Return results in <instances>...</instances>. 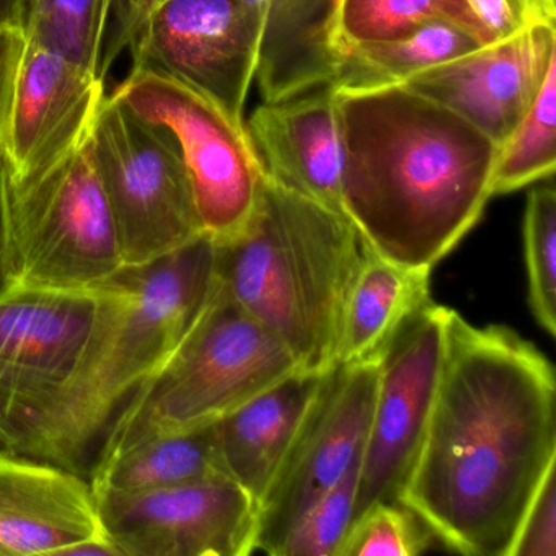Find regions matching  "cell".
Returning a JSON list of instances; mask_svg holds the SVG:
<instances>
[{"mask_svg": "<svg viewBox=\"0 0 556 556\" xmlns=\"http://www.w3.org/2000/svg\"><path fill=\"white\" fill-rule=\"evenodd\" d=\"M337 113L348 219L383 258L434 268L494 197L500 146L403 86L337 89Z\"/></svg>", "mask_w": 556, "mask_h": 556, "instance_id": "obj_2", "label": "cell"}, {"mask_svg": "<svg viewBox=\"0 0 556 556\" xmlns=\"http://www.w3.org/2000/svg\"><path fill=\"white\" fill-rule=\"evenodd\" d=\"M216 245L217 279L233 301L279 338L302 369L334 366L348 294L364 256L356 226L263 172L245 229Z\"/></svg>", "mask_w": 556, "mask_h": 556, "instance_id": "obj_4", "label": "cell"}, {"mask_svg": "<svg viewBox=\"0 0 556 556\" xmlns=\"http://www.w3.org/2000/svg\"><path fill=\"white\" fill-rule=\"evenodd\" d=\"M28 0H0V30H25Z\"/></svg>", "mask_w": 556, "mask_h": 556, "instance_id": "obj_33", "label": "cell"}, {"mask_svg": "<svg viewBox=\"0 0 556 556\" xmlns=\"http://www.w3.org/2000/svg\"><path fill=\"white\" fill-rule=\"evenodd\" d=\"M253 152L271 180L334 213L341 198L340 125L333 84L263 103L245 123Z\"/></svg>", "mask_w": 556, "mask_h": 556, "instance_id": "obj_18", "label": "cell"}, {"mask_svg": "<svg viewBox=\"0 0 556 556\" xmlns=\"http://www.w3.org/2000/svg\"><path fill=\"white\" fill-rule=\"evenodd\" d=\"M155 0H115L105 61L128 50L132 31ZM262 12L255 77L263 102L276 103L333 84L338 0H253Z\"/></svg>", "mask_w": 556, "mask_h": 556, "instance_id": "obj_16", "label": "cell"}, {"mask_svg": "<svg viewBox=\"0 0 556 556\" xmlns=\"http://www.w3.org/2000/svg\"><path fill=\"white\" fill-rule=\"evenodd\" d=\"M321 374L298 370L216 422L220 470L256 506L291 447Z\"/></svg>", "mask_w": 556, "mask_h": 556, "instance_id": "obj_19", "label": "cell"}, {"mask_svg": "<svg viewBox=\"0 0 556 556\" xmlns=\"http://www.w3.org/2000/svg\"><path fill=\"white\" fill-rule=\"evenodd\" d=\"M103 535L89 478L0 448V556H70Z\"/></svg>", "mask_w": 556, "mask_h": 556, "instance_id": "obj_17", "label": "cell"}, {"mask_svg": "<svg viewBox=\"0 0 556 556\" xmlns=\"http://www.w3.org/2000/svg\"><path fill=\"white\" fill-rule=\"evenodd\" d=\"M509 556H556V467L546 473L527 506Z\"/></svg>", "mask_w": 556, "mask_h": 556, "instance_id": "obj_30", "label": "cell"}, {"mask_svg": "<svg viewBox=\"0 0 556 556\" xmlns=\"http://www.w3.org/2000/svg\"><path fill=\"white\" fill-rule=\"evenodd\" d=\"M126 289L14 286L0 295V448L89 478L92 400Z\"/></svg>", "mask_w": 556, "mask_h": 556, "instance_id": "obj_3", "label": "cell"}, {"mask_svg": "<svg viewBox=\"0 0 556 556\" xmlns=\"http://www.w3.org/2000/svg\"><path fill=\"white\" fill-rule=\"evenodd\" d=\"M556 467V379L535 344L448 308L421 447L402 494L447 548L509 556L533 494Z\"/></svg>", "mask_w": 556, "mask_h": 556, "instance_id": "obj_1", "label": "cell"}, {"mask_svg": "<svg viewBox=\"0 0 556 556\" xmlns=\"http://www.w3.org/2000/svg\"><path fill=\"white\" fill-rule=\"evenodd\" d=\"M216 422L149 439L99 462L90 471L93 491L144 493L219 477Z\"/></svg>", "mask_w": 556, "mask_h": 556, "instance_id": "obj_22", "label": "cell"}, {"mask_svg": "<svg viewBox=\"0 0 556 556\" xmlns=\"http://www.w3.org/2000/svg\"><path fill=\"white\" fill-rule=\"evenodd\" d=\"M379 367L380 357L337 363L321 374L291 447L256 506L253 552L278 555L305 510L359 462Z\"/></svg>", "mask_w": 556, "mask_h": 556, "instance_id": "obj_11", "label": "cell"}, {"mask_svg": "<svg viewBox=\"0 0 556 556\" xmlns=\"http://www.w3.org/2000/svg\"><path fill=\"white\" fill-rule=\"evenodd\" d=\"M357 470L359 462L305 510L276 556H338L353 522Z\"/></svg>", "mask_w": 556, "mask_h": 556, "instance_id": "obj_28", "label": "cell"}, {"mask_svg": "<svg viewBox=\"0 0 556 556\" xmlns=\"http://www.w3.org/2000/svg\"><path fill=\"white\" fill-rule=\"evenodd\" d=\"M115 0H28L25 38L102 74Z\"/></svg>", "mask_w": 556, "mask_h": 556, "instance_id": "obj_24", "label": "cell"}, {"mask_svg": "<svg viewBox=\"0 0 556 556\" xmlns=\"http://www.w3.org/2000/svg\"><path fill=\"white\" fill-rule=\"evenodd\" d=\"M447 311L429 299L403 321L380 357L353 520L374 504L402 503L438 389Z\"/></svg>", "mask_w": 556, "mask_h": 556, "instance_id": "obj_12", "label": "cell"}, {"mask_svg": "<svg viewBox=\"0 0 556 556\" xmlns=\"http://www.w3.org/2000/svg\"><path fill=\"white\" fill-rule=\"evenodd\" d=\"M8 239L14 286L99 288L122 271L112 211L86 144L38 177L9 181Z\"/></svg>", "mask_w": 556, "mask_h": 556, "instance_id": "obj_6", "label": "cell"}, {"mask_svg": "<svg viewBox=\"0 0 556 556\" xmlns=\"http://www.w3.org/2000/svg\"><path fill=\"white\" fill-rule=\"evenodd\" d=\"M112 96L174 139L204 236L217 243L239 236L255 211L263 181L245 125L200 93L149 71L131 70Z\"/></svg>", "mask_w": 556, "mask_h": 556, "instance_id": "obj_9", "label": "cell"}, {"mask_svg": "<svg viewBox=\"0 0 556 556\" xmlns=\"http://www.w3.org/2000/svg\"><path fill=\"white\" fill-rule=\"evenodd\" d=\"M217 247L201 236L138 266H123L116 282L126 301L106 341L93 393V428L100 441L123 403L185 340L213 298Z\"/></svg>", "mask_w": 556, "mask_h": 556, "instance_id": "obj_8", "label": "cell"}, {"mask_svg": "<svg viewBox=\"0 0 556 556\" xmlns=\"http://www.w3.org/2000/svg\"><path fill=\"white\" fill-rule=\"evenodd\" d=\"M434 21L460 25L486 45L467 0H338L334 48L396 40Z\"/></svg>", "mask_w": 556, "mask_h": 556, "instance_id": "obj_23", "label": "cell"}, {"mask_svg": "<svg viewBox=\"0 0 556 556\" xmlns=\"http://www.w3.org/2000/svg\"><path fill=\"white\" fill-rule=\"evenodd\" d=\"M96 497L119 556H247L255 549L256 503L223 475L144 493L97 491Z\"/></svg>", "mask_w": 556, "mask_h": 556, "instance_id": "obj_13", "label": "cell"}, {"mask_svg": "<svg viewBox=\"0 0 556 556\" xmlns=\"http://www.w3.org/2000/svg\"><path fill=\"white\" fill-rule=\"evenodd\" d=\"M112 211L125 266L144 265L204 236L174 139L110 96L86 141Z\"/></svg>", "mask_w": 556, "mask_h": 556, "instance_id": "obj_7", "label": "cell"}, {"mask_svg": "<svg viewBox=\"0 0 556 556\" xmlns=\"http://www.w3.org/2000/svg\"><path fill=\"white\" fill-rule=\"evenodd\" d=\"M529 305L540 327L556 333V191L553 181L527 197L522 224Z\"/></svg>", "mask_w": 556, "mask_h": 556, "instance_id": "obj_26", "label": "cell"}, {"mask_svg": "<svg viewBox=\"0 0 556 556\" xmlns=\"http://www.w3.org/2000/svg\"><path fill=\"white\" fill-rule=\"evenodd\" d=\"M429 276L431 269L400 265L364 243L341 321L337 363L382 357L403 321L429 301Z\"/></svg>", "mask_w": 556, "mask_h": 556, "instance_id": "obj_20", "label": "cell"}, {"mask_svg": "<svg viewBox=\"0 0 556 556\" xmlns=\"http://www.w3.org/2000/svg\"><path fill=\"white\" fill-rule=\"evenodd\" d=\"M24 43L25 35L21 31L0 30V135H2L12 83H14V74Z\"/></svg>", "mask_w": 556, "mask_h": 556, "instance_id": "obj_31", "label": "cell"}, {"mask_svg": "<svg viewBox=\"0 0 556 556\" xmlns=\"http://www.w3.org/2000/svg\"><path fill=\"white\" fill-rule=\"evenodd\" d=\"M556 66V25H536L409 77L402 86L503 146Z\"/></svg>", "mask_w": 556, "mask_h": 556, "instance_id": "obj_15", "label": "cell"}, {"mask_svg": "<svg viewBox=\"0 0 556 556\" xmlns=\"http://www.w3.org/2000/svg\"><path fill=\"white\" fill-rule=\"evenodd\" d=\"M556 168V66L513 135L500 148L493 194L513 193L552 178Z\"/></svg>", "mask_w": 556, "mask_h": 556, "instance_id": "obj_25", "label": "cell"}, {"mask_svg": "<svg viewBox=\"0 0 556 556\" xmlns=\"http://www.w3.org/2000/svg\"><path fill=\"white\" fill-rule=\"evenodd\" d=\"M8 167L0 152V295L14 288L8 239Z\"/></svg>", "mask_w": 556, "mask_h": 556, "instance_id": "obj_32", "label": "cell"}, {"mask_svg": "<svg viewBox=\"0 0 556 556\" xmlns=\"http://www.w3.org/2000/svg\"><path fill=\"white\" fill-rule=\"evenodd\" d=\"M467 4L486 45L536 25H556V0H467Z\"/></svg>", "mask_w": 556, "mask_h": 556, "instance_id": "obj_29", "label": "cell"}, {"mask_svg": "<svg viewBox=\"0 0 556 556\" xmlns=\"http://www.w3.org/2000/svg\"><path fill=\"white\" fill-rule=\"evenodd\" d=\"M425 520L403 503H379L353 520L338 556H418L434 540Z\"/></svg>", "mask_w": 556, "mask_h": 556, "instance_id": "obj_27", "label": "cell"}, {"mask_svg": "<svg viewBox=\"0 0 556 556\" xmlns=\"http://www.w3.org/2000/svg\"><path fill=\"white\" fill-rule=\"evenodd\" d=\"M298 370L288 346L217 279L190 333L116 413L96 464L139 442L213 425Z\"/></svg>", "mask_w": 556, "mask_h": 556, "instance_id": "obj_5", "label": "cell"}, {"mask_svg": "<svg viewBox=\"0 0 556 556\" xmlns=\"http://www.w3.org/2000/svg\"><path fill=\"white\" fill-rule=\"evenodd\" d=\"M262 28L253 0H155L129 40L132 70L168 77L245 125Z\"/></svg>", "mask_w": 556, "mask_h": 556, "instance_id": "obj_10", "label": "cell"}, {"mask_svg": "<svg viewBox=\"0 0 556 556\" xmlns=\"http://www.w3.org/2000/svg\"><path fill=\"white\" fill-rule=\"evenodd\" d=\"M486 47L467 28L452 22L421 25L396 40L337 45L334 89L376 90L402 86L422 71Z\"/></svg>", "mask_w": 556, "mask_h": 556, "instance_id": "obj_21", "label": "cell"}, {"mask_svg": "<svg viewBox=\"0 0 556 556\" xmlns=\"http://www.w3.org/2000/svg\"><path fill=\"white\" fill-rule=\"evenodd\" d=\"M105 99L99 74L25 38L0 135L9 181L38 177L79 151Z\"/></svg>", "mask_w": 556, "mask_h": 556, "instance_id": "obj_14", "label": "cell"}]
</instances>
